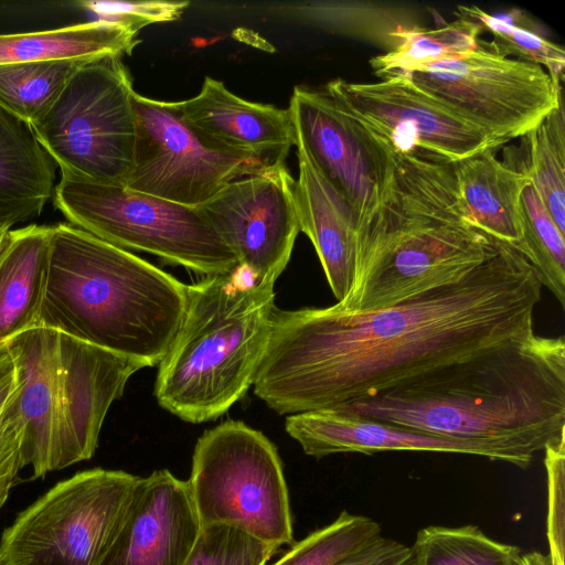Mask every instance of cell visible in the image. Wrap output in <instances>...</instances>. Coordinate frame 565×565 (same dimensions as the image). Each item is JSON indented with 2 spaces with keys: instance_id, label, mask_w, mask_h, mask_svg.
Listing matches in <instances>:
<instances>
[{
  "instance_id": "cell-27",
  "label": "cell",
  "mask_w": 565,
  "mask_h": 565,
  "mask_svg": "<svg viewBox=\"0 0 565 565\" xmlns=\"http://www.w3.org/2000/svg\"><path fill=\"white\" fill-rule=\"evenodd\" d=\"M457 17L478 21L493 35L488 46L499 55L539 64L548 73L554 86L562 88L565 67L564 49L539 32L522 11L493 15L477 6H458Z\"/></svg>"
},
{
  "instance_id": "cell-17",
  "label": "cell",
  "mask_w": 565,
  "mask_h": 565,
  "mask_svg": "<svg viewBox=\"0 0 565 565\" xmlns=\"http://www.w3.org/2000/svg\"><path fill=\"white\" fill-rule=\"evenodd\" d=\"M285 428L303 452L315 458L333 454L431 451L500 460L519 468L531 462L503 447L413 431L399 426L344 413L333 406L288 415Z\"/></svg>"
},
{
  "instance_id": "cell-18",
  "label": "cell",
  "mask_w": 565,
  "mask_h": 565,
  "mask_svg": "<svg viewBox=\"0 0 565 565\" xmlns=\"http://www.w3.org/2000/svg\"><path fill=\"white\" fill-rule=\"evenodd\" d=\"M180 106L186 121L204 137L269 166L286 162L295 146L288 108L245 100L210 76L200 93Z\"/></svg>"
},
{
  "instance_id": "cell-36",
  "label": "cell",
  "mask_w": 565,
  "mask_h": 565,
  "mask_svg": "<svg viewBox=\"0 0 565 565\" xmlns=\"http://www.w3.org/2000/svg\"><path fill=\"white\" fill-rule=\"evenodd\" d=\"M335 565H414V562L411 546L381 534Z\"/></svg>"
},
{
  "instance_id": "cell-35",
  "label": "cell",
  "mask_w": 565,
  "mask_h": 565,
  "mask_svg": "<svg viewBox=\"0 0 565 565\" xmlns=\"http://www.w3.org/2000/svg\"><path fill=\"white\" fill-rule=\"evenodd\" d=\"M76 4L96 17L95 21L115 23L138 33L146 25L180 19L190 2L83 0Z\"/></svg>"
},
{
  "instance_id": "cell-3",
  "label": "cell",
  "mask_w": 565,
  "mask_h": 565,
  "mask_svg": "<svg viewBox=\"0 0 565 565\" xmlns=\"http://www.w3.org/2000/svg\"><path fill=\"white\" fill-rule=\"evenodd\" d=\"M499 244L473 221L451 163L398 154L383 206L356 233L352 290L334 306L377 310L454 285L493 257Z\"/></svg>"
},
{
  "instance_id": "cell-38",
  "label": "cell",
  "mask_w": 565,
  "mask_h": 565,
  "mask_svg": "<svg viewBox=\"0 0 565 565\" xmlns=\"http://www.w3.org/2000/svg\"><path fill=\"white\" fill-rule=\"evenodd\" d=\"M10 227H1L0 228V256L3 253L6 246L8 245V242L10 239Z\"/></svg>"
},
{
  "instance_id": "cell-29",
  "label": "cell",
  "mask_w": 565,
  "mask_h": 565,
  "mask_svg": "<svg viewBox=\"0 0 565 565\" xmlns=\"http://www.w3.org/2000/svg\"><path fill=\"white\" fill-rule=\"evenodd\" d=\"M521 239L519 250L533 267L542 286L565 306V234H563L531 180L521 196Z\"/></svg>"
},
{
  "instance_id": "cell-10",
  "label": "cell",
  "mask_w": 565,
  "mask_h": 565,
  "mask_svg": "<svg viewBox=\"0 0 565 565\" xmlns=\"http://www.w3.org/2000/svg\"><path fill=\"white\" fill-rule=\"evenodd\" d=\"M138 479L95 468L56 483L3 531L0 565H100Z\"/></svg>"
},
{
  "instance_id": "cell-25",
  "label": "cell",
  "mask_w": 565,
  "mask_h": 565,
  "mask_svg": "<svg viewBox=\"0 0 565 565\" xmlns=\"http://www.w3.org/2000/svg\"><path fill=\"white\" fill-rule=\"evenodd\" d=\"M483 26L475 20L458 17L455 21L436 29L419 25L395 32L399 43L384 54L370 60L373 73L383 77L388 74H409L431 64L462 57L478 47Z\"/></svg>"
},
{
  "instance_id": "cell-12",
  "label": "cell",
  "mask_w": 565,
  "mask_h": 565,
  "mask_svg": "<svg viewBox=\"0 0 565 565\" xmlns=\"http://www.w3.org/2000/svg\"><path fill=\"white\" fill-rule=\"evenodd\" d=\"M423 92L508 142L535 128L563 100L539 64L504 57L479 39L471 53L407 74Z\"/></svg>"
},
{
  "instance_id": "cell-2",
  "label": "cell",
  "mask_w": 565,
  "mask_h": 565,
  "mask_svg": "<svg viewBox=\"0 0 565 565\" xmlns=\"http://www.w3.org/2000/svg\"><path fill=\"white\" fill-rule=\"evenodd\" d=\"M333 407L417 433L503 447L532 462L565 433V341L534 333Z\"/></svg>"
},
{
  "instance_id": "cell-24",
  "label": "cell",
  "mask_w": 565,
  "mask_h": 565,
  "mask_svg": "<svg viewBox=\"0 0 565 565\" xmlns=\"http://www.w3.org/2000/svg\"><path fill=\"white\" fill-rule=\"evenodd\" d=\"M521 138L516 153L505 161L523 168L550 216L565 234V113L564 102Z\"/></svg>"
},
{
  "instance_id": "cell-13",
  "label": "cell",
  "mask_w": 565,
  "mask_h": 565,
  "mask_svg": "<svg viewBox=\"0 0 565 565\" xmlns=\"http://www.w3.org/2000/svg\"><path fill=\"white\" fill-rule=\"evenodd\" d=\"M323 90L397 154L452 163L505 143L419 89L407 74H388L375 83L337 78Z\"/></svg>"
},
{
  "instance_id": "cell-30",
  "label": "cell",
  "mask_w": 565,
  "mask_h": 565,
  "mask_svg": "<svg viewBox=\"0 0 565 565\" xmlns=\"http://www.w3.org/2000/svg\"><path fill=\"white\" fill-rule=\"evenodd\" d=\"M381 533V524L373 519L342 511L328 525L294 542L270 565H335Z\"/></svg>"
},
{
  "instance_id": "cell-23",
  "label": "cell",
  "mask_w": 565,
  "mask_h": 565,
  "mask_svg": "<svg viewBox=\"0 0 565 565\" xmlns=\"http://www.w3.org/2000/svg\"><path fill=\"white\" fill-rule=\"evenodd\" d=\"M138 33L115 23L90 21L53 30L0 34V64L93 60L130 54Z\"/></svg>"
},
{
  "instance_id": "cell-7",
  "label": "cell",
  "mask_w": 565,
  "mask_h": 565,
  "mask_svg": "<svg viewBox=\"0 0 565 565\" xmlns=\"http://www.w3.org/2000/svg\"><path fill=\"white\" fill-rule=\"evenodd\" d=\"M54 204L70 224L126 250L146 252L203 276L239 266L200 207L68 177L55 185Z\"/></svg>"
},
{
  "instance_id": "cell-14",
  "label": "cell",
  "mask_w": 565,
  "mask_h": 565,
  "mask_svg": "<svg viewBox=\"0 0 565 565\" xmlns=\"http://www.w3.org/2000/svg\"><path fill=\"white\" fill-rule=\"evenodd\" d=\"M288 110L295 141L353 211L358 233L383 206L398 154L324 90L296 86Z\"/></svg>"
},
{
  "instance_id": "cell-1",
  "label": "cell",
  "mask_w": 565,
  "mask_h": 565,
  "mask_svg": "<svg viewBox=\"0 0 565 565\" xmlns=\"http://www.w3.org/2000/svg\"><path fill=\"white\" fill-rule=\"evenodd\" d=\"M541 292L527 259L500 242L459 282L392 307H275L254 393L292 415L403 386L529 339Z\"/></svg>"
},
{
  "instance_id": "cell-31",
  "label": "cell",
  "mask_w": 565,
  "mask_h": 565,
  "mask_svg": "<svg viewBox=\"0 0 565 565\" xmlns=\"http://www.w3.org/2000/svg\"><path fill=\"white\" fill-rule=\"evenodd\" d=\"M297 12L329 30L377 41L388 51L399 43L394 33L411 28L398 18L397 10L363 2L359 7L355 2L311 3L298 7Z\"/></svg>"
},
{
  "instance_id": "cell-8",
  "label": "cell",
  "mask_w": 565,
  "mask_h": 565,
  "mask_svg": "<svg viewBox=\"0 0 565 565\" xmlns=\"http://www.w3.org/2000/svg\"><path fill=\"white\" fill-rule=\"evenodd\" d=\"M186 482L202 525L236 526L276 550L294 544L282 463L262 431L239 420L206 430Z\"/></svg>"
},
{
  "instance_id": "cell-33",
  "label": "cell",
  "mask_w": 565,
  "mask_h": 565,
  "mask_svg": "<svg viewBox=\"0 0 565 565\" xmlns=\"http://www.w3.org/2000/svg\"><path fill=\"white\" fill-rule=\"evenodd\" d=\"M17 376L13 358L0 345V509L6 503L22 458L23 423L15 398Z\"/></svg>"
},
{
  "instance_id": "cell-9",
  "label": "cell",
  "mask_w": 565,
  "mask_h": 565,
  "mask_svg": "<svg viewBox=\"0 0 565 565\" xmlns=\"http://www.w3.org/2000/svg\"><path fill=\"white\" fill-rule=\"evenodd\" d=\"M134 93L121 56L90 60L71 76L31 126L62 177L124 184L136 138Z\"/></svg>"
},
{
  "instance_id": "cell-39",
  "label": "cell",
  "mask_w": 565,
  "mask_h": 565,
  "mask_svg": "<svg viewBox=\"0 0 565 565\" xmlns=\"http://www.w3.org/2000/svg\"><path fill=\"white\" fill-rule=\"evenodd\" d=\"M1 227H8V226H3V225H1V224H0V228H1Z\"/></svg>"
},
{
  "instance_id": "cell-4",
  "label": "cell",
  "mask_w": 565,
  "mask_h": 565,
  "mask_svg": "<svg viewBox=\"0 0 565 565\" xmlns=\"http://www.w3.org/2000/svg\"><path fill=\"white\" fill-rule=\"evenodd\" d=\"M188 285L72 224L52 226L35 327L158 365L183 320ZM34 327V328H35Z\"/></svg>"
},
{
  "instance_id": "cell-28",
  "label": "cell",
  "mask_w": 565,
  "mask_h": 565,
  "mask_svg": "<svg viewBox=\"0 0 565 565\" xmlns=\"http://www.w3.org/2000/svg\"><path fill=\"white\" fill-rule=\"evenodd\" d=\"M411 550L414 565H514L522 553L471 524L423 527Z\"/></svg>"
},
{
  "instance_id": "cell-37",
  "label": "cell",
  "mask_w": 565,
  "mask_h": 565,
  "mask_svg": "<svg viewBox=\"0 0 565 565\" xmlns=\"http://www.w3.org/2000/svg\"><path fill=\"white\" fill-rule=\"evenodd\" d=\"M514 565H552L548 555L533 551L530 553H521Z\"/></svg>"
},
{
  "instance_id": "cell-5",
  "label": "cell",
  "mask_w": 565,
  "mask_h": 565,
  "mask_svg": "<svg viewBox=\"0 0 565 565\" xmlns=\"http://www.w3.org/2000/svg\"><path fill=\"white\" fill-rule=\"evenodd\" d=\"M274 284L239 265L188 285L183 320L158 364L154 395L162 408L199 424L245 395L268 344Z\"/></svg>"
},
{
  "instance_id": "cell-6",
  "label": "cell",
  "mask_w": 565,
  "mask_h": 565,
  "mask_svg": "<svg viewBox=\"0 0 565 565\" xmlns=\"http://www.w3.org/2000/svg\"><path fill=\"white\" fill-rule=\"evenodd\" d=\"M17 376L23 466L32 477L93 457L110 405L142 363L35 327L6 343Z\"/></svg>"
},
{
  "instance_id": "cell-32",
  "label": "cell",
  "mask_w": 565,
  "mask_h": 565,
  "mask_svg": "<svg viewBox=\"0 0 565 565\" xmlns=\"http://www.w3.org/2000/svg\"><path fill=\"white\" fill-rule=\"evenodd\" d=\"M276 552L236 526L214 523L202 525L183 565H267Z\"/></svg>"
},
{
  "instance_id": "cell-26",
  "label": "cell",
  "mask_w": 565,
  "mask_h": 565,
  "mask_svg": "<svg viewBox=\"0 0 565 565\" xmlns=\"http://www.w3.org/2000/svg\"><path fill=\"white\" fill-rule=\"evenodd\" d=\"M88 61L0 64V109L34 125L50 109L71 76Z\"/></svg>"
},
{
  "instance_id": "cell-20",
  "label": "cell",
  "mask_w": 565,
  "mask_h": 565,
  "mask_svg": "<svg viewBox=\"0 0 565 565\" xmlns=\"http://www.w3.org/2000/svg\"><path fill=\"white\" fill-rule=\"evenodd\" d=\"M488 149L452 162L461 199L477 226L491 238L518 248L521 239V196L527 172L499 160Z\"/></svg>"
},
{
  "instance_id": "cell-19",
  "label": "cell",
  "mask_w": 565,
  "mask_h": 565,
  "mask_svg": "<svg viewBox=\"0 0 565 565\" xmlns=\"http://www.w3.org/2000/svg\"><path fill=\"white\" fill-rule=\"evenodd\" d=\"M295 146L299 166L296 199L300 232L311 241L337 302H342L354 284L356 217L305 147L298 141Z\"/></svg>"
},
{
  "instance_id": "cell-34",
  "label": "cell",
  "mask_w": 565,
  "mask_h": 565,
  "mask_svg": "<svg viewBox=\"0 0 565 565\" xmlns=\"http://www.w3.org/2000/svg\"><path fill=\"white\" fill-rule=\"evenodd\" d=\"M544 451L548 557L552 565H565V433L548 443Z\"/></svg>"
},
{
  "instance_id": "cell-22",
  "label": "cell",
  "mask_w": 565,
  "mask_h": 565,
  "mask_svg": "<svg viewBox=\"0 0 565 565\" xmlns=\"http://www.w3.org/2000/svg\"><path fill=\"white\" fill-rule=\"evenodd\" d=\"M52 226L10 232L0 256V345L35 327L43 302Z\"/></svg>"
},
{
  "instance_id": "cell-16",
  "label": "cell",
  "mask_w": 565,
  "mask_h": 565,
  "mask_svg": "<svg viewBox=\"0 0 565 565\" xmlns=\"http://www.w3.org/2000/svg\"><path fill=\"white\" fill-rule=\"evenodd\" d=\"M202 524L188 482L167 469L139 477L122 526L100 565H183Z\"/></svg>"
},
{
  "instance_id": "cell-21",
  "label": "cell",
  "mask_w": 565,
  "mask_h": 565,
  "mask_svg": "<svg viewBox=\"0 0 565 565\" xmlns=\"http://www.w3.org/2000/svg\"><path fill=\"white\" fill-rule=\"evenodd\" d=\"M53 160L26 122L0 109V224L39 216L54 194Z\"/></svg>"
},
{
  "instance_id": "cell-15",
  "label": "cell",
  "mask_w": 565,
  "mask_h": 565,
  "mask_svg": "<svg viewBox=\"0 0 565 565\" xmlns=\"http://www.w3.org/2000/svg\"><path fill=\"white\" fill-rule=\"evenodd\" d=\"M257 280L276 281L300 232L296 180L286 162L232 181L199 206Z\"/></svg>"
},
{
  "instance_id": "cell-11",
  "label": "cell",
  "mask_w": 565,
  "mask_h": 565,
  "mask_svg": "<svg viewBox=\"0 0 565 565\" xmlns=\"http://www.w3.org/2000/svg\"><path fill=\"white\" fill-rule=\"evenodd\" d=\"M136 138L131 169L122 185L199 207L228 183L269 164L222 147L184 118L180 102L132 95Z\"/></svg>"
}]
</instances>
